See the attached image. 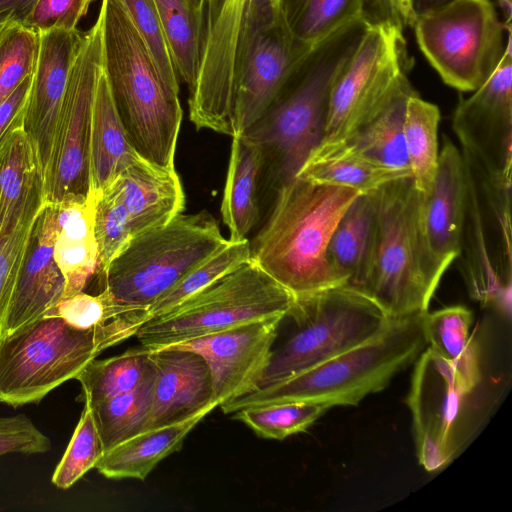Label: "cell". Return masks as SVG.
Returning a JSON list of instances; mask_svg holds the SVG:
<instances>
[{
  "label": "cell",
  "mask_w": 512,
  "mask_h": 512,
  "mask_svg": "<svg viewBox=\"0 0 512 512\" xmlns=\"http://www.w3.org/2000/svg\"><path fill=\"white\" fill-rule=\"evenodd\" d=\"M150 358L155 377L151 408L143 431L176 424L219 406L211 370L200 354L165 347L150 350Z\"/></svg>",
  "instance_id": "cell-18"
},
{
  "label": "cell",
  "mask_w": 512,
  "mask_h": 512,
  "mask_svg": "<svg viewBox=\"0 0 512 512\" xmlns=\"http://www.w3.org/2000/svg\"><path fill=\"white\" fill-rule=\"evenodd\" d=\"M413 27L432 67L462 92L475 91L490 77L507 42L508 28L491 0H452L417 16Z\"/></svg>",
  "instance_id": "cell-12"
},
{
  "label": "cell",
  "mask_w": 512,
  "mask_h": 512,
  "mask_svg": "<svg viewBox=\"0 0 512 512\" xmlns=\"http://www.w3.org/2000/svg\"><path fill=\"white\" fill-rule=\"evenodd\" d=\"M166 82L180 91L179 76L153 0H120Z\"/></svg>",
  "instance_id": "cell-43"
},
{
  "label": "cell",
  "mask_w": 512,
  "mask_h": 512,
  "mask_svg": "<svg viewBox=\"0 0 512 512\" xmlns=\"http://www.w3.org/2000/svg\"><path fill=\"white\" fill-rule=\"evenodd\" d=\"M125 314L106 291L97 295L84 291L61 298L43 317H59L77 329L88 330Z\"/></svg>",
  "instance_id": "cell-44"
},
{
  "label": "cell",
  "mask_w": 512,
  "mask_h": 512,
  "mask_svg": "<svg viewBox=\"0 0 512 512\" xmlns=\"http://www.w3.org/2000/svg\"><path fill=\"white\" fill-rule=\"evenodd\" d=\"M423 313L391 318L366 341L283 382L230 399L220 408L231 414L252 406L309 401L334 406H356L415 363L427 347Z\"/></svg>",
  "instance_id": "cell-4"
},
{
  "label": "cell",
  "mask_w": 512,
  "mask_h": 512,
  "mask_svg": "<svg viewBox=\"0 0 512 512\" xmlns=\"http://www.w3.org/2000/svg\"><path fill=\"white\" fill-rule=\"evenodd\" d=\"M38 34V57L23 126L35 153L44 190L50 174L60 109L84 33L78 29H49Z\"/></svg>",
  "instance_id": "cell-16"
},
{
  "label": "cell",
  "mask_w": 512,
  "mask_h": 512,
  "mask_svg": "<svg viewBox=\"0 0 512 512\" xmlns=\"http://www.w3.org/2000/svg\"><path fill=\"white\" fill-rule=\"evenodd\" d=\"M497 2L498 7L501 9L503 17H504V27H511V14H512V0H495Z\"/></svg>",
  "instance_id": "cell-51"
},
{
  "label": "cell",
  "mask_w": 512,
  "mask_h": 512,
  "mask_svg": "<svg viewBox=\"0 0 512 512\" xmlns=\"http://www.w3.org/2000/svg\"><path fill=\"white\" fill-rule=\"evenodd\" d=\"M179 76L189 90L198 71V9L190 0H153Z\"/></svg>",
  "instance_id": "cell-37"
},
{
  "label": "cell",
  "mask_w": 512,
  "mask_h": 512,
  "mask_svg": "<svg viewBox=\"0 0 512 512\" xmlns=\"http://www.w3.org/2000/svg\"><path fill=\"white\" fill-rule=\"evenodd\" d=\"M472 323L473 312L464 306L426 311L422 316L427 347L445 360L468 388L483 381L480 349L470 334Z\"/></svg>",
  "instance_id": "cell-29"
},
{
  "label": "cell",
  "mask_w": 512,
  "mask_h": 512,
  "mask_svg": "<svg viewBox=\"0 0 512 512\" xmlns=\"http://www.w3.org/2000/svg\"><path fill=\"white\" fill-rule=\"evenodd\" d=\"M414 93L416 91L398 97L348 140L380 164L411 173L404 137V114L407 98Z\"/></svg>",
  "instance_id": "cell-36"
},
{
  "label": "cell",
  "mask_w": 512,
  "mask_h": 512,
  "mask_svg": "<svg viewBox=\"0 0 512 512\" xmlns=\"http://www.w3.org/2000/svg\"><path fill=\"white\" fill-rule=\"evenodd\" d=\"M297 177L316 184L342 186L367 194L411 173L389 168L361 152L348 139H322L311 151Z\"/></svg>",
  "instance_id": "cell-24"
},
{
  "label": "cell",
  "mask_w": 512,
  "mask_h": 512,
  "mask_svg": "<svg viewBox=\"0 0 512 512\" xmlns=\"http://www.w3.org/2000/svg\"><path fill=\"white\" fill-rule=\"evenodd\" d=\"M148 320L121 316L93 329L72 327L59 317L39 320L0 341V402L37 403L70 379L102 351L131 336Z\"/></svg>",
  "instance_id": "cell-6"
},
{
  "label": "cell",
  "mask_w": 512,
  "mask_h": 512,
  "mask_svg": "<svg viewBox=\"0 0 512 512\" xmlns=\"http://www.w3.org/2000/svg\"><path fill=\"white\" fill-rule=\"evenodd\" d=\"M98 195L99 192L89 189L87 195L72 196L54 204L58 232L53 256L65 282L62 298L84 291L97 272L94 216Z\"/></svg>",
  "instance_id": "cell-23"
},
{
  "label": "cell",
  "mask_w": 512,
  "mask_h": 512,
  "mask_svg": "<svg viewBox=\"0 0 512 512\" xmlns=\"http://www.w3.org/2000/svg\"><path fill=\"white\" fill-rule=\"evenodd\" d=\"M463 156L446 137L437 172L428 193L422 194L420 223L429 254L441 273L460 256L465 208Z\"/></svg>",
  "instance_id": "cell-19"
},
{
  "label": "cell",
  "mask_w": 512,
  "mask_h": 512,
  "mask_svg": "<svg viewBox=\"0 0 512 512\" xmlns=\"http://www.w3.org/2000/svg\"><path fill=\"white\" fill-rule=\"evenodd\" d=\"M439 108L421 99L417 93L407 98L404 137L412 180L416 189L426 194L433 184L439 160Z\"/></svg>",
  "instance_id": "cell-32"
},
{
  "label": "cell",
  "mask_w": 512,
  "mask_h": 512,
  "mask_svg": "<svg viewBox=\"0 0 512 512\" xmlns=\"http://www.w3.org/2000/svg\"><path fill=\"white\" fill-rule=\"evenodd\" d=\"M371 223L361 276L352 288L390 318L428 311L443 273L434 264L420 223V193L412 177L369 193Z\"/></svg>",
  "instance_id": "cell-3"
},
{
  "label": "cell",
  "mask_w": 512,
  "mask_h": 512,
  "mask_svg": "<svg viewBox=\"0 0 512 512\" xmlns=\"http://www.w3.org/2000/svg\"><path fill=\"white\" fill-rule=\"evenodd\" d=\"M452 0H412L415 18L423 13L439 8Z\"/></svg>",
  "instance_id": "cell-50"
},
{
  "label": "cell",
  "mask_w": 512,
  "mask_h": 512,
  "mask_svg": "<svg viewBox=\"0 0 512 512\" xmlns=\"http://www.w3.org/2000/svg\"><path fill=\"white\" fill-rule=\"evenodd\" d=\"M285 317L290 329L272 349L256 389L283 382L366 341L391 319L348 285L295 296Z\"/></svg>",
  "instance_id": "cell-8"
},
{
  "label": "cell",
  "mask_w": 512,
  "mask_h": 512,
  "mask_svg": "<svg viewBox=\"0 0 512 512\" xmlns=\"http://www.w3.org/2000/svg\"><path fill=\"white\" fill-rule=\"evenodd\" d=\"M14 17L11 12L6 11L0 13V39L5 32L6 28L13 22Z\"/></svg>",
  "instance_id": "cell-52"
},
{
  "label": "cell",
  "mask_w": 512,
  "mask_h": 512,
  "mask_svg": "<svg viewBox=\"0 0 512 512\" xmlns=\"http://www.w3.org/2000/svg\"><path fill=\"white\" fill-rule=\"evenodd\" d=\"M212 410L208 408L182 422L142 431L105 451L95 468L107 478L144 480L160 461L181 449L187 435Z\"/></svg>",
  "instance_id": "cell-27"
},
{
  "label": "cell",
  "mask_w": 512,
  "mask_h": 512,
  "mask_svg": "<svg viewBox=\"0 0 512 512\" xmlns=\"http://www.w3.org/2000/svg\"><path fill=\"white\" fill-rule=\"evenodd\" d=\"M100 281L110 264L132 239L128 213L115 180L99 192L94 216Z\"/></svg>",
  "instance_id": "cell-39"
},
{
  "label": "cell",
  "mask_w": 512,
  "mask_h": 512,
  "mask_svg": "<svg viewBox=\"0 0 512 512\" xmlns=\"http://www.w3.org/2000/svg\"><path fill=\"white\" fill-rule=\"evenodd\" d=\"M484 380L463 385L451 366L426 347L415 361L407 405L417 458L427 472L449 465L472 441L498 401Z\"/></svg>",
  "instance_id": "cell-9"
},
{
  "label": "cell",
  "mask_w": 512,
  "mask_h": 512,
  "mask_svg": "<svg viewBox=\"0 0 512 512\" xmlns=\"http://www.w3.org/2000/svg\"><path fill=\"white\" fill-rule=\"evenodd\" d=\"M50 448L48 436L28 416H0V456L9 453L40 454Z\"/></svg>",
  "instance_id": "cell-46"
},
{
  "label": "cell",
  "mask_w": 512,
  "mask_h": 512,
  "mask_svg": "<svg viewBox=\"0 0 512 512\" xmlns=\"http://www.w3.org/2000/svg\"><path fill=\"white\" fill-rule=\"evenodd\" d=\"M282 319L250 322L169 347L194 351L206 360L220 405L256 389Z\"/></svg>",
  "instance_id": "cell-17"
},
{
  "label": "cell",
  "mask_w": 512,
  "mask_h": 512,
  "mask_svg": "<svg viewBox=\"0 0 512 512\" xmlns=\"http://www.w3.org/2000/svg\"><path fill=\"white\" fill-rule=\"evenodd\" d=\"M103 453L91 408L84 403L78 424L53 472L51 482L59 489L70 488L89 470L95 468Z\"/></svg>",
  "instance_id": "cell-40"
},
{
  "label": "cell",
  "mask_w": 512,
  "mask_h": 512,
  "mask_svg": "<svg viewBox=\"0 0 512 512\" xmlns=\"http://www.w3.org/2000/svg\"><path fill=\"white\" fill-rule=\"evenodd\" d=\"M44 203L32 208L11 232L0 238V341L3 338L7 312L26 259L34 224Z\"/></svg>",
  "instance_id": "cell-42"
},
{
  "label": "cell",
  "mask_w": 512,
  "mask_h": 512,
  "mask_svg": "<svg viewBox=\"0 0 512 512\" xmlns=\"http://www.w3.org/2000/svg\"><path fill=\"white\" fill-rule=\"evenodd\" d=\"M190 2L199 10L201 0H190Z\"/></svg>",
  "instance_id": "cell-53"
},
{
  "label": "cell",
  "mask_w": 512,
  "mask_h": 512,
  "mask_svg": "<svg viewBox=\"0 0 512 512\" xmlns=\"http://www.w3.org/2000/svg\"><path fill=\"white\" fill-rule=\"evenodd\" d=\"M294 296L252 260L136 332L141 346L165 348L250 322L284 318Z\"/></svg>",
  "instance_id": "cell-10"
},
{
  "label": "cell",
  "mask_w": 512,
  "mask_h": 512,
  "mask_svg": "<svg viewBox=\"0 0 512 512\" xmlns=\"http://www.w3.org/2000/svg\"><path fill=\"white\" fill-rule=\"evenodd\" d=\"M155 375L150 350L143 346L122 354L88 363L76 377L82 388L84 403L94 405L128 393Z\"/></svg>",
  "instance_id": "cell-30"
},
{
  "label": "cell",
  "mask_w": 512,
  "mask_h": 512,
  "mask_svg": "<svg viewBox=\"0 0 512 512\" xmlns=\"http://www.w3.org/2000/svg\"><path fill=\"white\" fill-rule=\"evenodd\" d=\"M490 77L468 98H460L452 127L463 155L486 177L511 184L512 172V45Z\"/></svg>",
  "instance_id": "cell-15"
},
{
  "label": "cell",
  "mask_w": 512,
  "mask_h": 512,
  "mask_svg": "<svg viewBox=\"0 0 512 512\" xmlns=\"http://www.w3.org/2000/svg\"><path fill=\"white\" fill-rule=\"evenodd\" d=\"M57 232L56 206L45 202L34 224L3 337L39 320L62 298L65 282L53 256Z\"/></svg>",
  "instance_id": "cell-21"
},
{
  "label": "cell",
  "mask_w": 512,
  "mask_h": 512,
  "mask_svg": "<svg viewBox=\"0 0 512 512\" xmlns=\"http://www.w3.org/2000/svg\"><path fill=\"white\" fill-rule=\"evenodd\" d=\"M102 62L112 97L135 151L173 169L182 121L179 91L161 74L120 0H102Z\"/></svg>",
  "instance_id": "cell-2"
},
{
  "label": "cell",
  "mask_w": 512,
  "mask_h": 512,
  "mask_svg": "<svg viewBox=\"0 0 512 512\" xmlns=\"http://www.w3.org/2000/svg\"><path fill=\"white\" fill-rule=\"evenodd\" d=\"M371 223V201L360 194L337 223L328 245L330 263L353 287L358 282L367 255Z\"/></svg>",
  "instance_id": "cell-34"
},
{
  "label": "cell",
  "mask_w": 512,
  "mask_h": 512,
  "mask_svg": "<svg viewBox=\"0 0 512 512\" xmlns=\"http://www.w3.org/2000/svg\"><path fill=\"white\" fill-rule=\"evenodd\" d=\"M265 163L262 147L244 134L232 136L231 153L221 202L230 240L246 239L259 219L257 187Z\"/></svg>",
  "instance_id": "cell-28"
},
{
  "label": "cell",
  "mask_w": 512,
  "mask_h": 512,
  "mask_svg": "<svg viewBox=\"0 0 512 512\" xmlns=\"http://www.w3.org/2000/svg\"><path fill=\"white\" fill-rule=\"evenodd\" d=\"M38 31L13 21L0 39V103L34 72Z\"/></svg>",
  "instance_id": "cell-41"
},
{
  "label": "cell",
  "mask_w": 512,
  "mask_h": 512,
  "mask_svg": "<svg viewBox=\"0 0 512 512\" xmlns=\"http://www.w3.org/2000/svg\"><path fill=\"white\" fill-rule=\"evenodd\" d=\"M94 0H37L23 25L36 31H72L86 15Z\"/></svg>",
  "instance_id": "cell-45"
},
{
  "label": "cell",
  "mask_w": 512,
  "mask_h": 512,
  "mask_svg": "<svg viewBox=\"0 0 512 512\" xmlns=\"http://www.w3.org/2000/svg\"><path fill=\"white\" fill-rule=\"evenodd\" d=\"M365 3L366 0H280L292 38L308 50L346 24L365 17Z\"/></svg>",
  "instance_id": "cell-31"
},
{
  "label": "cell",
  "mask_w": 512,
  "mask_h": 512,
  "mask_svg": "<svg viewBox=\"0 0 512 512\" xmlns=\"http://www.w3.org/2000/svg\"><path fill=\"white\" fill-rule=\"evenodd\" d=\"M138 155L117 112L102 64L91 114L89 189L100 192Z\"/></svg>",
  "instance_id": "cell-26"
},
{
  "label": "cell",
  "mask_w": 512,
  "mask_h": 512,
  "mask_svg": "<svg viewBox=\"0 0 512 512\" xmlns=\"http://www.w3.org/2000/svg\"><path fill=\"white\" fill-rule=\"evenodd\" d=\"M32 75L27 76L19 86L0 103V143L17 124L24 122Z\"/></svg>",
  "instance_id": "cell-48"
},
{
  "label": "cell",
  "mask_w": 512,
  "mask_h": 512,
  "mask_svg": "<svg viewBox=\"0 0 512 512\" xmlns=\"http://www.w3.org/2000/svg\"><path fill=\"white\" fill-rule=\"evenodd\" d=\"M311 50L292 38L280 0H248L238 47L234 135L244 133L272 107Z\"/></svg>",
  "instance_id": "cell-13"
},
{
  "label": "cell",
  "mask_w": 512,
  "mask_h": 512,
  "mask_svg": "<svg viewBox=\"0 0 512 512\" xmlns=\"http://www.w3.org/2000/svg\"><path fill=\"white\" fill-rule=\"evenodd\" d=\"M328 409L321 403L290 401L246 407L234 412V418L260 437L283 440L307 430Z\"/></svg>",
  "instance_id": "cell-38"
},
{
  "label": "cell",
  "mask_w": 512,
  "mask_h": 512,
  "mask_svg": "<svg viewBox=\"0 0 512 512\" xmlns=\"http://www.w3.org/2000/svg\"><path fill=\"white\" fill-rule=\"evenodd\" d=\"M37 0H0V13L9 11L14 20L23 23Z\"/></svg>",
  "instance_id": "cell-49"
},
{
  "label": "cell",
  "mask_w": 512,
  "mask_h": 512,
  "mask_svg": "<svg viewBox=\"0 0 512 512\" xmlns=\"http://www.w3.org/2000/svg\"><path fill=\"white\" fill-rule=\"evenodd\" d=\"M463 156V155H462ZM465 166V208L461 233L463 276L471 298L492 306L504 316L511 314V277L499 265L495 238L485 213L473 169Z\"/></svg>",
  "instance_id": "cell-20"
},
{
  "label": "cell",
  "mask_w": 512,
  "mask_h": 512,
  "mask_svg": "<svg viewBox=\"0 0 512 512\" xmlns=\"http://www.w3.org/2000/svg\"><path fill=\"white\" fill-rule=\"evenodd\" d=\"M364 15L369 22L389 21L402 29L416 19L412 0H366Z\"/></svg>",
  "instance_id": "cell-47"
},
{
  "label": "cell",
  "mask_w": 512,
  "mask_h": 512,
  "mask_svg": "<svg viewBox=\"0 0 512 512\" xmlns=\"http://www.w3.org/2000/svg\"><path fill=\"white\" fill-rule=\"evenodd\" d=\"M228 240L207 211L180 213L134 236L110 264L102 290L123 313L147 315L162 294Z\"/></svg>",
  "instance_id": "cell-7"
},
{
  "label": "cell",
  "mask_w": 512,
  "mask_h": 512,
  "mask_svg": "<svg viewBox=\"0 0 512 512\" xmlns=\"http://www.w3.org/2000/svg\"><path fill=\"white\" fill-rule=\"evenodd\" d=\"M154 377L128 393L94 405L87 403L104 452L143 431L151 408Z\"/></svg>",
  "instance_id": "cell-33"
},
{
  "label": "cell",
  "mask_w": 512,
  "mask_h": 512,
  "mask_svg": "<svg viewBox=\"0 0 512 512\" xmlns=\"http://www.w3.org/2000/svg\"><path fill=\"white\" fill-rule=\"evenodd\" d=\"M102 21L84 32L60 109L44 200L58 203L89 191V134L95 88L102 69Z\"/></svg>",
  "instance_id": "cell-14"
},
{
  "label": "cell",
  "mask_w": 512,
  "mask_h": 512,
  "mask_svg": "<svg viewBox=\"0 0 512 512\" xmlns=\"http://www.w3.org/2000/svg\"><path fill=\"white\" fill-rule=\"evenodd\" d=\"M369 21L354 20L316 45L272 107L244 133L273 163L280 184L294 178L323 137L331 88Z\"/></svg>",
  "instance_id": "cell-5"
},
{
  "label": "cell",
  "mask_w": 512,
  "mask_h": 512,
  "mask_svg": "<svg viewBox=\"0 0 512 512\" xmlns=\"http://www.w3.org/2000/svg\"><path fill=\"white\" fill-rule=\"evenodd\" d=\"M408 66L403 29L389 21L369 22L331 88L322 139L351 138L398 97L414 92Z\"/></svg>",
  "instance_id": "cell-11"
},
{
  "label": "cell",
  "mask_w": 512,
  "mask_h": 512,
  "mask_svg": "<svg viewBox=\"0 0 512 512\" xmlns=\"http://www.w3.org/2000/svg\"><path fill=\"white\" fill-rule=\"evenodd\" d=\"M249 260H251V245L247 238L240 241L229 239L224 246L162 294L148 308V320L176 307Z\"/></svg>",
  "instance_id": "cell-35"
},
{
  "label": "cell",
  "mask_w": 512,
  "mask_h": 512,
  "mask_svg": "<svg viewBox=\"0 0 512 512\" xmlns=\"http://www.w3.org/2000/svg\"><path fill=\"white\" fill-rule=\"evenodd\" d=\"M23 123L13 127L0 143V238L45 202L35 153Z\"/></svg>",
  "instance_id": "cell-25"
},
{
  "label": "cell",
  "mask_w": 512,
  "mask_h": 512,
  "mask_svg": "<svg viewBox=\"0 0 512 512\" xmlns=\"http://www.w3.org/2000/svg\"><path fill=\"white\" fill-rule=\"evenodd\" d=\"M114 180L128 213L132 238L165 225L184 210L185 195L175 168L156 167L138 155Z\"/></svg>",
  "instance_id": "cell-22"
},
{
  "label": "cell",
  "mask_w": 512,
  "mask_h": 512,
  "mask_svg": "<svg viewBox=\"0 0 512 512\" xmlns=\"http://www.w3.org/2000/svg\"><path fill=\"white\" fill-rule=\"evenodd\" d=\"M354 189L295 176L280 184L271 214L251 245V260L294 297L347 285L329 261L332 233Z\"/></svg>",
  "instance_id": "cell-1"
}]
</instances>
